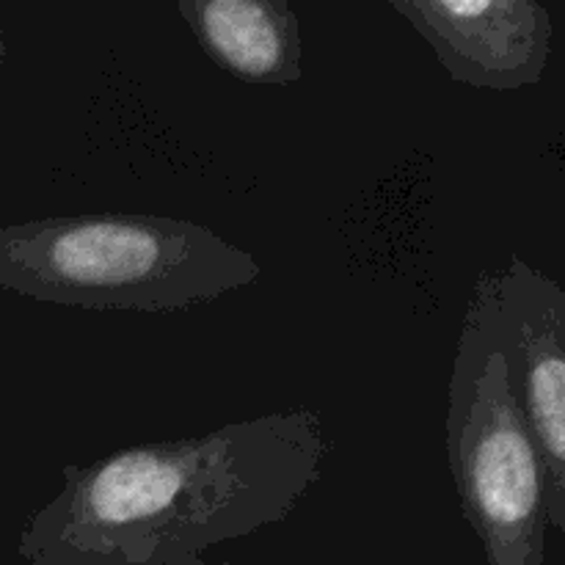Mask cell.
<instances>
[{"label": "cell", "mask_w": 565, "mask_h": 565, "mask_svg": "<svg viewBox=\"0 0 565 565\" xmlns=\"http://www.w3.org/2000/svg\"><path fill=\"white\" fill-rule=\"evenodd\" d=\"M329 450L320 414L296 408L66 463L17 550L31 565H202L207 546L285 522Z\"/></svg>", "instance_id": "1"}, {"label": "cell", "mask_w": 565, "mask_h": 565, "mask_svg": "<svg viewBox=\"0 0 565 565\" xmlns=\"http://www.w3.org/2000/svg\"><path fill=\"white\" fill-rule=\"evenodd\" d=\"M263 265L210 226L83 213L0 226V290L88 312H185L252 287Z\"/></svg>", "instance_id": "2"}, {"label": "cell", "mask_w": 565, "mask_h": 565, "mask_svg": "<svg viewBox=\"0 0 565 565\" xmlns=\"http://www.w3.org/2000/svg\"><path fill=\"white\" fill-rule=\"evenodd\" d=\"M447 461L463 519L489 565H544L546 500L539 452L511 370L478 298H469L447 386Z\"/></svg>", "instance_id": "3"}, {"label": "cell", "mask_w": 565, "mask_h": 565, "mask_svg": "<svg viewBox=\"0 0 565 565\" xmlns=\"http://www.w3.org/2000/svg\"><path fill=\"white\" fill-rule=\"evenodd\" d=\"M511 370L544 475L546 519L565 539V290L513 254L472 287Z\"/></svg>", "instance_id": "4"}, {"label": "cell", "mask_w": 565, "mask_h": 565, "mask_svg": "<svg viewBox=\"0 0 565 565\" xmlns=\"http://www.w3.org/2000/svg\"><path fill=\"white\" fill-rule=\"evenodd\" d=\"M392 11L463 86L516 92L541 83L550 64L555 25L535 0H395Z\"/></svg>", "instance_id": "5"}, {"label": "cell", "mask_w": 565, "mask_h": 565, "mask_svg": "<svg viewBox=\"0 0 565 565\" xmlns=\"http://www.w3.org/2000/svg\"><path fill=\"white\" fill-rule=\"evenodd\" d=\"M177 11L210 61L248 86L303 77V39L287 0H180Z\"/></svg>", "instance_id": "6"}, {"label": "cell", "mask_w": 565, "mask_h": 565, "mask_svg": "<svg viewBox=\"0 0 565 565\" xmlns=\"http://www.w3.org/2000/svg\"><path fill=\"white\" fill-rule=\"evenodd\" d=\"M0 11H3V6H0ZM6 58V39H3V33H0V61Z\"/></svg>", "instance_id": "7"}]
</instances>
